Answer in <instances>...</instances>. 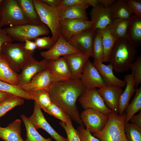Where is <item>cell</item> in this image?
I'll list each match as a JSON object with an SVG mask.
<instances>
[{
  "label": "cell",
  "instance_id": "cell-21",
  "mask_svg": "<svg viewBox=\"0 0 141 141\" xmlns=\"http://www.w3.org/2000/svg\"><path fill=\"white\" fill-rule=\"evenodd\" d=\"M63 56L68 64L72 74V78L80 79L85 64L90 57L82 52L68 54Z\"/></svg>",
  "mask_w": 141,
  "mask_h": 141
},
{
  "label": "cell",
  "instance_id": "cell-12",
  "mask_svg": "<svg viewBox=\"0 0 141 141\" xmlns=\"http://www.w3.org/2000/svg\"><path fill=\"white\" fill-rule=\"evenodd\" d=\"M80 79L87 90L106 86L97 69L89 59L85 64Z\"/></svg>",
  "mask_w": 141,
  "mask_h": 141
},
{
  "label": "cell",
  "instance_id": "cell-7",
  "mask_svg": "<svg viewBox=\"0 0 141 141\" xmlns=\"http://www.w3.org/2000/svg\"><path fill=\"white\" fill-rule=\"evenodd\" d=\"M31 24L24 15L16 0H3L0 5V28L5 25L11 26Z\"/></svg>",
  "mask_w": 141,
  "mask_h": 141
},
{
  "label": "cell",
  "instance_id": "cell-8",
  "mask_svg": "<svg viewBox=\"0 0 141 141\" xmlns=\"http://www.w3.org/2000/svg\"><path fill=\"white\" fill-rule=\"evenodd\" d=\"M109 115L90 109H84L80 115L83 125L91 133L101 130L108 120Z\"/></svg>",
  "mask_w": 141,
  "mask_h": 141
},
{
  "label": "cell",
  "instance_id": "cell-16",
  "mask_svg": "<svg viewBox=\"0 0 141 141\" xmlns=\"http://www.w3.org/2000/svg\"><path fill=\"white\" fill-rule=\"evenodd\" d=\"M90 21L93 24L92 29L95 31L107 27L112 20L109 8L104 7L99 2L93 7L90 13Z\"/></svg>",
  "mask_w": 141,
  "mask_h": 141
},
{
  "label": "cell",
  "instance_id": "cell-29",
  "mask_svg": "<svg viewBox=\"0 0 141 141\" xmlns=\"http://www.w3.org/2000/svg\"><path fill=\"white\" fill-rule=\"evenodd\" d=\"M130 22V19H112L107 28L111 33L116 39L126 38Z\"/></svg>",
  "mask_w": 141,
  "mask_h": 141
},
{
  "label": "cell",
  "instance_id": "cell-28",
  "mask_svg": "<svg viewBox=\"0 0 141 141\" xmlns=\"http://www.w3.org/2000/svg\"><path fill=\"white\" fill-rule=\"evenodd\" d=\"M109 9L112 19H130L133 14L125 0H115Z\"/></svg>",
  "mask_w": 141,
  "mask_h": 141
},
{
  "label": "cell",
  "instance_id": "cell-4",
  "mask_svg": "<svg viewBox=\"0 0 141 141\" xmlns=\"http://www.w3.org/2000/svg\"><path fill=\"white\" fill-rule=\"evenodd\" d=\"M34 6L41 22L49 28L52 36L54 44L60 35V7H53L43 3L40 0H33Z\"/></svg>",
  "mask_w": 141,
  "mask_h": 141
},
{
  "label": "cell",
  "instance_id": "cell-2",
  "mask_svg": "<svg viewBox=\"0 0 141 141\" xmlns=\"http://www.w3.org/2000/svg\"><path fill=\"white\" fill-rule=\"evenodd\" d=\"M136 47L126 38L117 39L110 51L108 62L116 73L129 70L136 59Z\"/></svg>",
  "mask_w": 141,
  "mask_h": 141
},
{
  "label": "cell",
  "instance_id": "cell-49",
  "mask_svg": "<svg viewBox=\"0 0 141 141\" xmlns=\"http://www.w3.org/2000/svg\"><path fill=\"white\" fill-rule=\"evenodd\" d=\"M115 0H98L99 2L104 7L109 8L113 3Z\"/></svg>",
  "mask_w": 141,
  "mask_h": 141
},
{
  "label": "cell",
  "instance_id": "cell-42",
  "mask_svg": "<svg viewBox=\"0 0 141 141\" xmlns=\"http://www.w3.org/2000/svg\"><path fill=\"white\" fill-rule=\"evenodd\" d=\"M81 141H100L87 129L80 125L77 130Z\"/></svg>",
  "mask_w": 141,
  "mask_h": 141
},
{
  "label": "cell",
  "instance_id": "cell-51",
  "mask_svg": "<svg viewBox=\"0 0 141 141\" xmlns=\"http://www.w3.org/2000/svg\"><path fill=\"white\" fill-rule=\"evenodd\" d=\"M2 1L3 0H0V5H1L2 2Z\"/></svg>",
  "mask_w": 141,
  "mask_h": 141
},
{
  "label": "cell",
  "instance_id": "cell-31",
  "mask_svg": "<svg viewBox=\"0 0 141 141\" xmlns=\"http://www.w3.org/2000/svg\"><path fill=\"white\" fill-rule=\"evenodd\" d=\"M26 131V139L25 141H52L51 138H45L37 131L29 118L24 114L21 115Z\"/></svg>",
  "mask_w": 141,
  "mask_h": 141
},
{
  "label": "cell",
  "instance_id": "cell-35",
  "mask_svg": "<svg viewBox=\"0 0 141 141\" xmlns=\"http://www.w3.org/2000/svg\"><path fill=\"white\" fill-rule=\"evenodd\" d=\"M24 99L19 96L11 95L0 103V118L8 111L24 103Z\"/></svg>",
  "mask_w": 141,
  "mask_h": 141
},
{
  "label": "cell",
  "instance_id": "cell-1",
  "mask_svg": "<svg viewBox=\"0 0 141 141\" xmlns=\"http://www.w3.org/2000/svg\"><path fill=\"white\" fill-rule=\"evenodd\" d=\"M86 90L80 79L71 78L54 82L48 91L52 103L60 108L71 119L83 126L76 102Z\"/></svg>",
  "mask_w": 141,
  "mask_h": 141
},
{
  "label": "cell",
  "instance_id": "cell-30",
  "mask_svg": "<svg viewBox=\"0 0 141 141\" xmlns=\"http://www.w3.org/2000/svg\"><path fill=\"white\" fill-rule=\"evenodd\" d=\"M96 31L101 33L102 36L103 48V63L108 62L110 53L117 39L111 33L107 27Z\"/></svg>",
  "mask_w": 141,
  "mask_h": 141
},
{
  "label": "cell",
  "instance_id": "cell-52",
  "mask_svg": "<svg viewBox=\"0 0 141 141\" xmlns=\"http://www.w3.org/2000/svg\"><path fill=\"white\" fill-rule=\"evenodd\" d=\"M0 141H1L0 140Z\"/></svg>",
  "mask_w": 141,
  "mask_h": 141
},
{
  "label": "cell",
  "instance_id": "cell-37",
  "mask_svg": "<svg viewBox=\"0 0 141 141\" xmlns=\"http://www.w3.org/2000/svg\"><path fill=\"white\" fill-rule=\"evenodd\" d=\"M124 130L127 141H141V128L128 122L125 123Z\"/></svg>",
  "mask_w": 141,
  "mask_h": 141
},
{
  "label": "cell",
  "instance_id": "cell-34",
  "mask_svg": "<svg viewBox=\"0 0 141 141\" xmlns=\"http://www.w3.org/2000/svg\"><path fill=\"white\" fill-rule=\"evenodd\" d=\"M0 91L28 100H33L31 95L19 86L13 85L0 80Z\"/></svg>",
  "mask_w": 141,
  "mask_h": 141
},
{
  "label": "cell",
  "instance_id": "cell-44",
  "mask_svg": "<svg viewBox=\"0 0 141 141\" xmlns=\"http://www.w3.org/2000/svg\"><path fill=\"white\" fill-rule=\"evenodd\" d=\"M127 5L132 14L141 17V1L138 0H126Z\"/></svg>",
  "mask_w": 141,
  "mask_h": 141
},
{
  "label": "cell",
  "instance_id": "cell-14",
  "mask_svg": "<svg viewBox=\"0 0 141 141\" xmlns=\"http://www.w3.org/2000/svg\"><path fill=\"white\" fill-rule=\"evenodd\" d=\"M29 118L36 130L39 128L43 129L56 141H68L67 138L59 134L49 124L41 109L35 102L33 113Z\"/></svg>",
  "mask_w": 141,
  "mask_h": 141
},
{
  "label": "cell",
  "instance_id": "cell-11",
  "mask_svg": "<svg viewBox=\"0 0 141 141\" xmlns=\"http://www.w3.org/2000/svg\"><path fill=\"white\" fill-rule=\"evenodd\" d=\"M58 81L48 68L36 74L28 83L19 86L22 89L30 93L39 90L48 91L52 83Z\"/></svg>",
  "mask_w": 141,
  "mask_h": 141
},
{
  "label": "cell",
  "instance_id": "cell-20",
  "mask_svg": "<svg viewBox=\"0 0 141 141\" xmlns=\"http://www.w3.org/2000/svg\"><path fill=\"white\" fill-rule=\"evenodd\" d=\"M93 63L97 69L106 86H116L121 88L126 84L125 81L117 78L114 74L111 64L106 65L102 62L94 61Z\"/></svg>",
  "mask_w": 141,
  "mask_h": 141
},
{
  "label": "cell",
  "instance_id": "cell-32",
  "mask_svg": "<svg viewBox=\"0 0 141 141\" xmlns=\"http://www.w3.org/2000/svg\"><path fill=\"white\" fill-rule=\"evenodd\" d=\"M133 98L127 107L124 113L126 115L125 123L128 122L131 118L141 110V87L136 89Z\"/></svg>",
  "mask_w": 141,
  "mask_h": 141
},
{
  "label": "cell",
  "instance_id": "cell-19",
  "mask_svg": "<svg viewBox=\"0 0 141 141\" xmlns=\"http://www.w3.org/2000/svg\"><path fill=\"white\" fill-rule=\"evenodd\" d=\"M47 68L58 81L71 78L72 75L67 62L63 56L54 60H48Z\"/></svg>",
  "mask_w": 141,
  "mask_h": 141
},
{
  "label": "cell",
  "instance_id": "cell-50",
  "mask_svg": "<svg viewBox=\"0 0 141 141\" xmlns=\"http://www.w3.org/2000/svg\"><path fill=\"white\" fill-rule=\"evenodd\" d=\"M11 95L12 94L0 91V103L4 100Z\"/></svg>",
  "mask_w": 141,
  "mask_h": 141
},
{
  "label": "cell",
  "instance_id": "cell-36",
  "mask_svg": "<svg viewBox=\"0 0 141 141\" xmlns=\"http://www.w3.org/2000/svg\"><path fill=\"white\" fill-rule=\"evenodd\" d=\"M103 48L101 33L96 31L92 45V56L94 61L103 63Z\"/></svg>",
  "mask_w": 141,
  "mask_h": 141
},
{
  "label": "cell",
  "instance_id": "cell-9",
  "mask_svg": "<svg viewBox=\"0 0 141 141\" xmlns=\"http://www.w3.org/2000/svg\"><path fill=\"white\" fill-rule=\"evenodd\" d=\"M78 101L84 109H92L109 115L112 112L105 105L97 88L86 89L79 97Z\"/></svg>",
  "mask_w": 141,
  "mask_h": 141
},
{
  "label": "cell",
  "instance_id": "cell-38",
  "mask_svg": "<svg viewBox=\"0 0 141 141\" xmlns=\"http://www.w3.org/2000/svg\"><path fill=\"white\" fill-rule=\"evenodd\" d=\"M59 7L74 6L86 9L91 6L95 7L99 3L98 0H59Z\"/></svg>",
  "mask_w": 141,
  "mask_h": 141
},
{
  "label": "cell",
  "instance_id": "cell-48",
  "mask_svg": "<svg viewBox=\"0 0 141 141\" xmlns=\"http://www.w3.org/2000/svg\"><path fill=\"white\" fill-rule=\"evenodd\" d=\"M43 3L50 6L56 7H59V0H40Z\"/></svg>",
  "mask_w": 141,
  "mask_h": 141
},
{
  "label": "cell",
  "instance_id": "cell-3",
  "mask_svg": "<svg viewBox=\"0 0 141 141\" xmlns=\"http://www.w3.org/2000/svg\"><path fill=\"white\" fill-rule=\"evenodd\" d=\"M24 43H6L2 47V54L16 73H19L26 64L34 60L33 53L26 50Z\"/></svg>",
  "mask_w": 141,
  "mask_h": 141
},
{
  "label": "cell",
  "instance_id": "cell-18",
  "mask_svg": "<svg viewBox=\"0 0 141 141\" xmlns=\"http://www.w3.org/2000/svg\"><path fill=\"white\" fill-rule=\"evenodd\" d=\"M48 60L44 59L38 61L35 59L27 63L19 74V86L29 83L37 74L47 68Z\"/></svg>",
  "mask_w": 141,
  "mask_h": 141
},
{
  "label": "cell",
  "instance_id": "cell-39",
  "mask_svg": "<svg viewBox=\"0 0 141 141\" xmlns=\"http://www.w3.org/2000/svg\"><path fill=\"white\" fill-rule=\"evenodd\" d=\"M59 124L66 133L68 141H81L77 130L73 125L71 119L65 124L62 122Z\"/></svg>",
  "mask_w": 141,
  "mask_h": 141
},
{
  "label": "cell",
  "instance_id": "cell-10",
  "mask_svg": "<svg viewBox=\"0 0 141 141\" xmlns=\"http://www.w3.org/2000/svg\"><path fill=\"white\" fill-rule=\"evenodd\" d=\"M92 27V23L89 20H62L60 23V34L68 41L83 31Z\"/></svg>",
  "mask_w": 141,
  "mask_h": 141
},
{
  "label": "cell",
  "instance_id": "cell-24",
  "mask_svg": "<svg viewBox=\"0 0 141 141\" xmlns=\"http://www.w3.org/2000/svg\"><path fill=\"white\" fill-rule=\"evenodd\" d=\"M126 38L136 47L141 45V17L132 14Z\"/></svg>",
  "mask_w": 141,
  "mask_h": 141
},
{
  "label": "cell",
  "instance_id": "cell-46",
  "mask_svg": "<svg viewBox=\"0 0 141 141\" xmlns=\"http://www.w3.org/2000/svg\"><path fill=\"white\" fill-rule=\"evenodd\" d=\"M24 48L27 51L34 53L37 48L36 44L35 42L26 40H25Z\"/></svg>",
  "mask_w": 141,
  "mask_h": 141
},
{
  "label": "cell",
  "instance_id": "cell-15",
  "mask_svg": "<svg viewBox=\"0 0 141 141\" xmlns=\"http://www.w3.org/2000/svg\"><path fill=\"white\" fill-rule=\"evenodd\" d=\"M96 31L89 28L82 32L68 42L74 48L90 57L92 56V45Z\"/></svg>",
  "mask_w": 141,
  "mask_h": 141
},
{
  "label": "cell",
  "instance_id": "cell-6",
  "mask_svg": "<svg viewBox=\"0 0 141 141\" xmlns=\"http://www.w3.org/2000/svg\"><path fill=\"white\" fill-rule=\"evenodd\" d=\"M13 40L25 42L26 40L34 39L39 36L48 35L50 31L45 24H26L10 26L4 29Z\"/></svg>",
  "mask_w": 141,
  "mask_h": 141
},
{
  "label": "cell",
  "instance_id": "cell-5",
  "mask_svg": "<svg viewBox=\"0 0 141 141\" xmlns=\"http://www.w3.org/2000/svg\"><path fill=\"white\" fill-rule=\"evenodd\" d=\"M125 119V113L119 115L112 112L104 127L92 135L100 141H127L124 130Z\"/></svg>",
  "mask_w": 141,
  "mask_h": 141
},
{
  "label": "cell",
  "instance_id": "cell-41",
  "mask_svg": "<svg viewBox=\"0 0 141 141\" xmlns=\"http://www.w3.org/2000/svg\"><path fill=\"white\" fill-rule=\"evenodd\" d=\"M46 113L65 124L70 119L60 108L52 103L48 108Z\"/></svg>",
  "mask_w": 141,
  "mask_h": 141
},
{
  "label": "cell",
  "instance_id": "cell-13",
  "mask_svg": "<svg viewBox=\"0 0 141 141\" xmlns=\"http://www.w3.org/2000/svg\"><path fill=\"white\" fill-rule=\"evenodd\" d=\"M80 52L60 35L50 49L46 51H41L40 54L44 59L49 60H57L61 56Z\"/></svg>",
  "mask_w": 141,
  "mask_h": 141
},
{
  "label": "cell",
  "instance_id": "cell-43",
  "mask_svg": "<svg viewBox=\"0 0 141 141\" xmlns=\"http://www.w3.org/2000/svg\"><path fill=\"white\" fill-rule=\"evenodd\" d=\"M37 48L40 50L42 49H50L54 44L51 38L49 37H37L34 39Z\"/></svg>",
  "mask_w": 141,
  "mask_h": 141
},
{
  "label": "cell",
  "instance_id": "cell-22",
  "mask_svg": "<svg viewBox=\"0 0 141 141\" xmlns=\"http://www.w3.org/2000/svg\"><path fill=\"white\" fill-rule=\"evenodd\" d=\"M124 80L126 84L124 90L119 99L118 105V115H121L129 103L131 98L135 93L136 89L135 87L134 81L133 73L126 75Z\"/></svg>",
  "mask_w": 141,
  "mask_h": 141
},
{
  "label": "cell",
  "instance_id": "cell-25",
  "mask_svg": "<svg viewBox=\"0 0 141 141\" xmlns=\"http://www.w3.org/2000/svg\"><path fill=\"white\" fill-rule=\"evenodd\" d=\"M0 80L18 86L19 74L15 72L2 53L0 56Z\"/></svg>",
  "mask_w": 141,
  "mask_h": 141
},
{
  "label": "cell",
  "instance_id": "cell-45",
  "mask_svg": "<svg viewBox=\"0 0 141 141\" xmlns=\"http://www.w3.org/2000/svg\"><path fill=\"white\" fill-rule=\"evenodd\" d=\"M13 40L8 36L4 29L0 28V56L2 53V47L4 43L12 42Z\"/></svg>",
  "mask_w": 141,
  "mask_h": 141
},
{
  "label": "cell",
  "instance_id": "cell-40",
  "mask_svg": "<svg viewBox=\"0 0 141 141\" xmlns=\"http://www.w3.org/2000/svg\"><path fill=\"white\" fill-rule=\"evenodd\" d=\"M131 69L133 74L135 87H138L141 84V55H139L131 66Z\"/></svg>",
  "mask_w": 141,
  "mask_h": 141
},
{
  "label": "cell",
  "instance_id": "cell-23",
  "mask_svg": "<svg viewBox=\"0 0 141 141\" xmlns=\"http://www.w3.org/2000/svg\"><path fill=\"white\" fill-rule=\"evenodd\" d=\"M21 120L17 119L5 127L0 126V138L4 141H25L21 135Z\"/></svg>",
  "mask_w": 141,
  "mask_h": 141
},
{
  "label": "cell",
  "instance_id": "cell-17",
  "mask_svg": "<svg viewBox=\"0 0 141 141\" xmlns=\"http://www.w3.org/2000/svg\"><path fill=\"white\" fill-rule=\"evenodd\" d=\"M97 90L107 107L112 112L118 114L119 101L124 91L122 88L116 86H106Z\"/></svg>",
  "mask_w": 141,
  "mask_h": 141
},
{
  "label": "cell",
  "instance_id": "cell-47",
  "mask_svg": "<svg viewBox=\"0 0 141 141\" xmlns=\"http://www.w3.org/2000/svg\"><path fill=\"white\" fill-rule=\"evenodd\" d=\"M129 121L130 123L141 128V111H139L137 114L133 116Z\"/></svg>",
  "mask_w": 141,
  "mask_h": 141
},
{
  "label": "cell",
  "instance_id": "cell-26",
  "mask_svg": "<svg viewBox=\"0 0 141 141\" xmlns=\"http://www.w3.org/2000/svg\"><path fill=\"white\" fill-rule=\"evenodd\" d=\"M61 20L79 19L89 21L86 9L74 6L60 7Z\"/></svg>",
  "mask_w": 141,
  "mask_h": 141
},
{
  "label": "cell",
  "instance_id": "cell-33",
  "mask_svg": "<svg viewBox=\"0 0 141 141\" xmlns=\"http://www.w3.org/2000/svg\"><path fill=\"white\" fill-rule=\"evenodd\" d=\"M30 93L40 108L47 113L48 108L52 103L48 91L39 90Z\"/></svg>",
  "mask_w": 141,
  "mask_h": 141
},
{
  "label": "cell",
  "instance_id": "cell-27",
  "mask_svg": "<svg viewBox=\"0 0 141 141\" xmlns=\"http://www.w3.org/2000/svg\"><path fill=\"white\" fill-rule=\"evenodd\" d=\"M24 15L32 24L44 25L41 21L35 9L33 0H16Z\"/></svg>",
  "mask_w": 141,
  "mask_h": 141
}]
</instances>
